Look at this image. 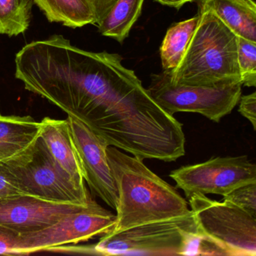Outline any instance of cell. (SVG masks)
<instances>
[{"label": "cell", "instance_id": "1", "mask_svg": "<svg viewBox=\"0 0 256 256\" xmlns=\"http://www.w3.org/2000/svg\"><path fill=\"white\" fill-rule=\"evenodd\" d=\"M107 155L118 191L116 223L109 232L118 233L191 212L176 188L148 168L143 160L112 146H108Z\"/></svg>", "mask_w": 256, "mask_h": 256}, {"label": "cell", "instance_id": "2", "mask_svg": "<svg viewBox=\"0 0 256 256\" xmlns=\"http://www.w3.org/2000/svg\"><path fill=\"white\" fill-rule=\"evenodd\" d=\"M198 16L182 60L174 70L166 71L170 80L194 86L241 84L238 36L200 4Z\"/></svg>", "mask_w": 256, "mask_h": 256}, {"label": "cell", "instance_id": "3", "mask_svg": "<svg viewBox=\"0 0 256 256\" xmlns=\"http://www.w3.org/2000/svg\"><path fill=\"white\" fill-rule=\"evenodd\" d=\"M199 234L192 212L101 236L94 245L102 256H196Z\"/></svg>", "mask_w": 256, "mask_h": 256}, {"label": "cell", "instance_id": "4", "mask_svg": "<svg viewBox=\"0 0 256 256\" xmlns=\"http://www.w3.org/2000/svg\"><path fill=\"white\" fill-rule=\"evenodd\" d=\"M204 256H256V217L236 205L194 194L188 199Z\"/></svg>", "mask_w": 256, "mask_h": 256}, {"label": "cell", "instance_id": "5", "mask_svg": "<svg viewBox=\"0 0 256 256\" xmlns=\"http://www.w3.org/2000/svg\"><path fill=\"white\" fill-rule=\"evenodd\" d=\"M241 84L209 86L178 84L166 71L152 74L148 88L152 98L170 114H200L214 122L232 113L241 96Z\"/></svg>", "mask_w": 256, "mask_h": 256}, {"label": "cell", "instance_id": "6", "mask_svg": "<svg viewBox=\"0 0 256 256\" xmlns=\"http://www.w3.org/2000/svg\"><path fill=\"white\" fill-rule=\"evenodd\" d=\"M7 164L26 194L82 205L88 204L91 200L86 185L78 184L54 162L40 138L28 155Z\"/></svg>", "mask_w": 256, "mask_h": 256}, {"label": "cell", "instance_id": "7", "mask_svg": "<svg viewBox=\"0 0 256 256\" xmlns=\"http://www.w3.org/2000/svg\"><path fill=\"white\" fill-rule=\"evenodd\" d=\"M115 223L116 215L91 198L88 205L62 217L52 226L20 234V254L49 252L56 247L84 242L106 234L113 228Z\"/></svg>", "mask_w": 256, "mask_h": 256}, {"label": "cell", "instance_id": "8", "mask_svg": "<svg viewBox=\"0 0 256 256\" xmlns=\"http://www.w3.org/2000/svg\"><path fill=\"white\" fill-rule=\"evenodd\" d=\"M169 176L187 199L194 194L224 196L238 187L256 182V166L246 156L214 157L204 162L182 166Z\"/></svg>", "mask_w": 256, "mask_h": 256}, {"label": "cell", "instance_id": "9", "mask_svg": "<svg viewBox=\"0 0 256 256\" xmlns=\"http://www.w3.org/2000/svg\"><path fill=\"white\" fill-rule=\"evenodd\" d=\"M67 119L83 168L84 180L94 194L116 210L118 191L108 158V145L83 122L71 116Z\"/></svg>", "mask_w": 256, "mask_h": 256}, {"label": "cell", "instance_id": "10", "mask_svg": "<svg viewBox=\"0 0 256 256\" xmlns=\"http://www.w3.org/2000/svg\"><path fill=\"white\" fill-rule=\"evenodd\" d=\"M84 206L22 194L0 202V224L26 234L52 226Z\"/></svg>", "mask_w": 256, "mask_h": 256}, {"label": "cell", "instance_id": "11", "mask_svg": "<svg viewBox=\"0 0 256 256\" xmlns=\"http://www.w3.org/2000/svg\"><path fill=\"white\" fill-rule=\"evenodd\" d=\"M40 140L55 163L78 184L85 185L83 168L76 150L68 119L44 118Z\"/></svg>", "mask_w": 256, "mask_h": 256}, {"label": "cell", "instance_id": "12", "mask_svg": "<svg viewBox=\"0 0 256 256\" xmlns=\"http://www.w3.org/2000/svg\"><path fill=\"white\" fill-rule=\"evenodd\" d=\"M41 132V124L32 116L0 114V162L10 164L28 155Z\"/></svg>", "mask_w": 256, "mask_h": 256}, {"label": "cell", "instance_id": "13", "mask_svg": "<svg viewBox=\"0 0 256 256\" xmlns=\"http://www.w3.org/2000/svg\"><path fill=\"white\" fill-rule=\"evenodd\" d=\"M238 36L256 42V5L253 0H199Z\"/></svg>", "mask_w": 256, "mask_h": 256}, {"label": "cell", "instance_id": "14", "mask_svg": "<svg viewBox=\"0 0 256 256\" xmlns=\"http://www.w3.org/2000/svg\"><path fill=\"white\" fill-rule=\"evenodd\" d=\"M52 23L68 28L95 24L96 19L88 0H32Z\"/></svg>", "mask_w": 256, "mask_h": 256}, {"label": "cell", "instance_id": "15", "mask_svg": "<svg viewBox=\"0 0 256 256\" xmlns=\"http://www.w3.org/2000/svg\"><path fill=\"white\" fill-rule=\"evenodd\" d=\"M144 0H118L107 16L97 24L102 35L122 43L142 14Z\"/></svg>", "mask_w": 256, "mask_h": 256}, {"label": "cell", "instance_id": "16", "mask_svg": "<svg viewBox=\"0 0 256 256\" xmlns=\"http://www.w3.org/2000/svg\"><path fill=\"white\" fill-rule=\"evenodd\" d=\"M199 16L174 24L166 32L160 48V56L163 71L170 72L176 68L184 58Z\"/></svg>", "mask_w": 256, "mask_h": 256}, {"label": "cell", "instance_id": "17", "mask_svg": "<svg viewBox=\"0 0 256 256\" xmlns=\"http://www.w3.org/2000/svg\"><path fill=\"white\" fill-rule=\"evenodd\" d=\"M32 0H0V34L17 36L28 30Z\"/></svg>", "mask_w": 256, "mask_h": 256}, {"label": "cell", "instance_id": "18", "mask_svg": "<svg viewBox=\"0 0 256 256\" xmlns=\"http://www.w3.org/2000/svg\"><path fill=\"white\" fill-rule=\"evenodd\" d=\"M238 61L241 84L256 86V42L238 36Z\"/></svg>", "mask_w": 256, "mask_h": 256}, {"label": "cell", "instance_id": "19", "mask_svg": "<svg viewBox=\"0 0 256 256\" xmlns=\"http://www.w3.org/2000/svg\"><path fill=\"white\" fill-rule=\"evenodd\" d=\"M223 200L236 205L256 217V182L238 187L223 196Z\"/></svg>", "mask_w": 256, "mask_h": 256}, {"label": "cell", "instance_id": "20", "mask_svg": "<svg viewBox=\"0 0 256 256\" xmlns=\"http://www.w3.org/2000/svg\"><path fill=\"white\" fill-rule=\"evenodd\" d=\"M26 194L8 164L0 162V202L16 196Z\"/></svg>", "mask_w": 256, "mask_h": 256}, {"label": "cell", "instance_id": "21", "mask_svg": "<svg viewBox=\"0 0 256 256\" xmlns=\"http://www.w3.org/2000/svg\"><path fill=\"white\" fill-rule=\"evenodd\" d=\"M20 234L0 224V254H20Z\"/></svg>", "mask_w": 256, "mask_h": 256}, {"label": "cell", "instance_id": "22", "mask_svg": "<svg viewBox=\"0 0 256 256\" xmlns=\"http://www.w3.org/2000/svg\"><path fill=\"white\" fill-rule=\"evenodd\" d=\"M238 112L244 118H246L252 126L253 130H256V92L240 96L239 100Z\"/></svg>", "mask_w": 256, "mask_h": 256}, {"label": "cell", "instance_id": "23", "mask_svg": "<svg viewBox=\"0 0 256 256\" xmlns=\"http://www.w3.org/2000/svg\"><path fill=\"white\" fill-rule=\"evenodd\" d=\"M118 0H88L95 16L96 24L100 23L112 10Z\"/></svg>", "mask_w": 256, "mask_h": 256}, {"label": "cell", "instance_id": "24", "mask_svg": "<svg viewBox=\"0 0 256 256\" xmlns=\"http://www.w3.org/2000/svg\"><path fill=\"white\" fill-rule=\"evenodd\" d=\"M156 1L164 6L180 8L187 2H194V1H198V0H156Z\"/></svg>", "mask_w": 256, "mask_h": 256}]
</instances>
